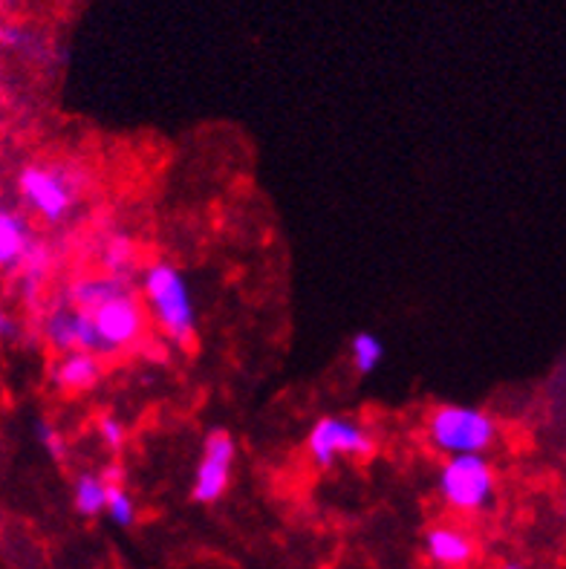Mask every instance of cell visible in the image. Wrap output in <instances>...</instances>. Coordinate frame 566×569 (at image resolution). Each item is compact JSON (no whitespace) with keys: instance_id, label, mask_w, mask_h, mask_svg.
<instances>
[{"instance_id":"obj_1","label":"cell","mask_w":566,"mask_h":569,"mask_svg":"<svg viewBox=\"0 0 566 569\" xmlns=\"http://www.w3.org/2000/svg\"><path fill=\"white\" fill-rule=\"evenodd\" d=\"M145 313L156 322L159 332L177 347H189L197 336V304L189 278L171 261H154L140 275Z\"/></svg>"},{"instance_id":"obj_2","label":"cell","mask_w":566,"mask_h":569,"mask_svg":"<svg viewBox=\"0 0 566 569\" xmlns=\"http://www.w3.org/2000/svg\"><path fill=\"white\" fill-rule=\"evenodd\" d=\"M425 434L434 451L443 457L489 455L501 437V425L483 408L445 402L427 413Z\"/></svg>"},{"instance_id":"obj_3","label":"cell","mask_w":566,"mask_h":569,"mask_svg":"<svg viewBox=\"0 0 566 569\" xmlns=\"http://www.w3.org/2000/svg\"><path fill=\"white\" fill-rule=\"evenodd\" d=\"M436 492L454 512H485L497 495V471L485 455L445 457L443 469L436 474Z\"/></svg>"},{"instance_id":"obj_4","label":"cell","mask_w":566,"mask_h":569,"mask_svg":"<svg viewBox=\"0 0 566 569\" xmlns=\"http://www.w3.org/2000/svg\"><path fill=\"white\" fill-rule=\"evenodd\" d=\"M306 455L318 469H333L338 460H364L373 457L376 443L359 420L353 416H321L306 434Z\"/></svg>"},{"instance_id":"obj_5","label":"cell","mask_w":566,"mask_h":569,"mask_svg":"<svg viewBox=\"0 0 566 569\" xmlns=\"http://www.w3.org/2000/svg\"><path fill=\"white\" fill-rule=\"evenodd\" d=\"M17 191H21L24 206L35 217H41L44 223H64L79 203V189L70 180V173L58 166H44V162L26 166L21 171Z\"/></svg>"},{"instance_id":"obj_6","label":"cell","mask_w":566,"mask_h":569,"mask_svg":"<svg viewBox=\"0 0 566 569\" xmlns=\"http://www.w3.org/2000/svg\"><path fill=\"white\" fill-rule=\"evenodd\" d=\"M87 315H91L93 327H96L99 355L131 350L145 336V324H148V313H145V306H142L133 289H124L119 295L107 298L99 306L87 310Z\"/></svg>"},{"instance_id":"obj_7","label":"cell","mask_w":566,"mask_h":569,"mask_svg":"<svg viewBox=\"0 0 566 569\" xmlns=\"http://www.w3.org/2000/svg\"><path fill=\"white\" fill-rule=\"evenodd\" d=\"M234 462H238V443L229 431H212L203 443V455H200L197 471L191 480V500L194 504L212 506L226 497L231 486V474H234Z\"/></svg>"},{"instance_id":"obj_8","label":"cell","mask_w":566,"mask_h":569,"mask_svg":"<svg viewBox=\"0 0 566 569\" xmlns=\"http://www.w3.org/2000/svg\"><path fill=\"white\" fill-rule=\"evenodd\" d=\"M425 555L436 567L466 569L477 555L474 537L451 523H436L425 532Z\"/></svg>"},{"instance_id":"obj_9","label":"cell","mask_w":566,"mask_h":569,"mask_svg":"<svg viewBox=\"0 0 566 569\" xmlns=\"http://www.w3.org/2000/svg\"><path fill=\"white\" fill-rule=\"evenodd\" d=\"M101 373V355L73 350L58 355V362L52 364V385L64 394H87L99 385Z\"/></svg>"},{"instance_id":"obj_10","label":"cell","mask_w":566,"mask_h":569,"mask_svg":"<svg viewBox=\"0 0 566 569\" xmlns=\"http://www.w3.org/2000/svg\"><path fill=\"white\" fill-rule=\"evenodd\" d=\"M33 226L15 208L0 206V269H17L33 252Z\"/></svg>"},{"instance_id":"obj_11","label":"cell","mask_w":566,"mask_h":569,"mask_svg":"<svg viewBox=\"0 0 566 569\" xmlns=\"http://www.w3.org/2000/svg\"><path fill=\"white\" fill-rule=\"evenodd\" d=\"M124 289H131L124 278H116V275H91V278H82V281H75L73 287H70V292H67V301H70V304L67 306L87 313V310L99 306L107 298L119 295Z\"/></svg>"},{"instance_id":"obj_12","label":"cell","mask_w":566,"mask_h":569,"mask_svg":"<svg viewBox=\"0 0 566 569\" xmlns=\"http://www.w3.org/2000/svg\"><path fill=\"white\" fill-rule=\"evenodd\" d=\"M105 497H107V480L101 474L84 471L73 480V509L82 518H99L105 514Z\"/></svg>"},{"instance_id":"obj_13","label":"cell","mask_w":566,"mask_h":569,"mask_svg":"<svg viewBox=\"0 0 566 569\" xmlns=\"http://www.w3.org/2000/svg\"><path fill=\"white\" fill-rule=\"evenodd\" d=\"M350 362H353V371L359 376H370L376 373L385 362V344L378 339L376 332L361 330L350 339Z\"/></svg>"},{"instance_id":"obj_14","label":"cell","mask_w":566,"mask_h":569,"mask_svg":"<svg viewBox=\"0 0 566 569\" xmlns=\"http://www.w3.org/2000/svg\"><path fill=\"white\" fill-rule=\"evenodd\" d=\"M105 514L113 520L116 526H133V523H136V504H133L131 492L124 488L122 480L107 483Z\"/></svg>"},{"instance_id":"obj_15","label":"cell","mask_w":566,"mask_h":569,"mask_svg":"<svg viewBox=\"0 0 566 569\" xmlns=\"http://www.w3.org/2000/svg\"><path fill=\"white\" fill-rule=\"evenodd\" d=\"M107 266V275H116V278H124V275L133 269V261H136V249L128 238H113L105 246V255H101Z\"/></svg>"},{"instance_id":"obj_16","label":"cell","mask_w":566,"mask_h":569,"mask_svg":"<svg viewBox=\"0 0 566 569\" xmlns=\"http://www.w3.org/2000/svg\"><path fill=\"white\" fill-rule=\"evenodd\" d=\"M35 437L41 443V448L50 455V460L56 462H64L67 460V439L64 434L47 420H38L35 422Z\"/></svg>"},{"instance_id":"obj_17","label":"cell","mask_w":566,"mask_h":569,"mask_svg":"<svg viewBox=\"0 0 566 569\" xmlns=\"http://www.w3.org/2000/svg\"><path fill=\"white\" fill-rule=\"evenodd\" d=\"M96 434H99L101 446H105L107 451H122L124 439H128V431H124L122 420L113 416V413H105V416L96 422Z\"/></svg>"},{"instance_id":"obj_18","label":"cell","mask_w":566,"mask_h":569,"mask_svg":"<svg viewBox=\"0 0 566 569\" xmlns=\"http://www.w3.org/2000/svg\"><path fill=\"white\" fill-rule=\"evenodd\" d=\"M0 44L9 47V50H24L26 33L24 29H17V26H0Z\"/></svg>"},{"instance_id":"obj_19","label":"cell","mask_w":566,"mask_h":569,"mask_svg":"<svg viewBox=\"0 0 566 569\" xmlns=\"http://www.w3.org/2000/svg\"><path fill=\"white\" fill-rule=\"evenodd\" d=\"M9 330H12V324H9L7 315L0 313V339H3V336H9Z\"/></svg>"},{"instance_id":"obj_20","label":"cell","mask_w":566,"mask_h":569,"mask_svg":"<svg viewBox=\"0 0 566 569\" xmlns=\"http://www.w3.org/2000/svg\"><path fill=\"white\" fill-rule=\"evenodd\" d=\"M501 569H523V567H520V564H506V567H501Z\"/></svg>"}]
</instances>
